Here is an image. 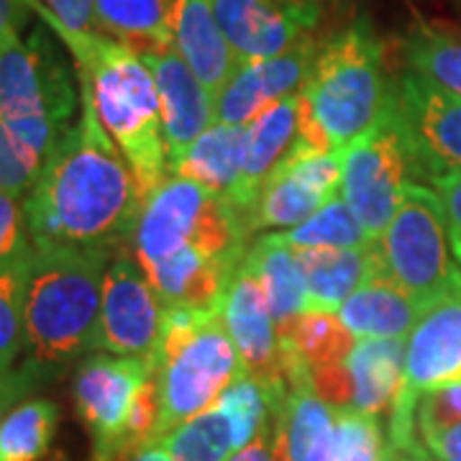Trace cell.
<instances>
[{
	"mask_svg": "<svg viewBox=\"0 0 461 461\" xmlns=\"http://www.w3.org/2000/svg\"><path fill=\"white\" fill-rule=\"evenodd\" d=\"M436 195L441 198L446 215V230H448V241L451 251L461 264V169H446L430 177Z\"/></svg>",
	"mask_w": 461,
	"mask_h": 461,
	"instance_id": "74e56055",
	"label": "cell"
},
{
	"mask_svg": "<svg viewBox=\"0 0 461 461\" xmlns=\"http://www.w3.org/2000/svg\"><path fill=\"white\" fill-rule=\"evenodd\" d=\"M303 272L308 311H330L351 297L379 269L377 241L359 249H295Z\"/></svg>",
	"mask_w": 461,
	"mask_h": 461,
	"instance_id": "44dd1931",
	"label": "cell"
},
{
	"mask_svg": "<svg viewBox=\"0 0 461 461\" xmlns=\"http://www.w3.org/2000/svg\"><path fill=\"white\" fill-rule=\"evenodd\" d=\"M129 247L141 267L185 247L208 259H244L249 226L226 198L185 177H167L144 200Z\"/></svg>",
	"mask_w": 461,
	"mask_h": 461,
	"instance_id": "52a82bcc",
	"label": "cell"
},
{
	"mask_svg": "<svg viewBox=\"0 0 461 461\" xmlns=\"http://www.w3.org/2000/svg\"><path fill=\"white\" fill-rule=\"evenodd\" d=\"M277 236L293 249H359L372 241L364 233L357 215L346 205L341 193L330 198L305 223L282 230Z\"/></svg>",
	"mask_w": 461,
	"mask_h": 461,
	"instance_id": "1f68e13d",
	"label": "cell"
},
{
	"mask_svg": "<svg viewBox=\"0 0 461 461\" xmlns=\"http://www.w3.org/2000/svg\"><path fill=\"white\" fill-rule=\"evenodd\" d=\"M405 461H441V459H436L429 448H420V451H415V454H405Z\"/></svg>",
	"mask_w": 461,
	"mask_h": 461,
	"instance_id": "f6af8a7d",
	"label": "cell"
},
{
	"mask_svg": "<svg viewBox=\"0 0 461 461\" xmlns=\"http://www.w3.org/2000/svg\"><path fill=\"white\" fill-rule=\"evenodd\" d=\"M351 379V411L382 418L393 411L405 382L402 339H362L346 357Z\"/></svg>",
	"mask_w": 461,
	"mask_h": 461,
	"instance_id": "603a6c76",
	"label": "cell"
},
{
	"mask_svg": "<svg viewBox=\"0 0 461 461\" xmlns=\"http://www.w3.org/2000/svg\"><path fill=\"white\" fill-rule=\"evenodd\" d=\"M149 359L159 390L154 438H165L185 420L211 411L230 382L244 375L223 308H165L162 333Z\"/></svg>",
	"mask_w": 461,
	"mask_h": 461,
	"instance_id": "277c9868",
	"label": "cell"
},
{
	"mask_svg": "<svg viewBox=\"0 0 461 461\" xmlns=\"http://www.w3.org/2000/svg\"><path fill=\"white\" fill-rule=\"evenodd\" d=\"M395 105L411 147L423 169L433 177L446 169H461V98L415 69L395 80Z\"/></svg>",
	"mask_w": 461,
	"mask_h": 461,
	"instance_id": "4fadbf2b",
	"label": "cell"
},
{
	"mask_svg": "<svg viewBox=\"0 0 461 461\" xmlns=\"http://www.w3.org/2000/svg\"><path fill=\"white\" fill-rule=\"evenodd\" d=\"M384 446L379 418L336 408L333 420L315 433L297 461H377Z\"/></svg>",
	"mask_w": 461,
	"mask_h": 461,
	"instance_id": "4316f807",
	"label": "cell"
},
{
	"mask_svg": "<svg viewBox=\"0 0 461 461\" xmlns=\"http://www.w3.org/2000/svg\"><path fill=\"white\" fill-rule=\"evenodd\" d=\"M223 323L239 351L244 375L267 384H287L280 333L264 295L262 280L247 262L239 264L229 285L223 300Z\"/></svg>",
	"mask_w": 461,
	"mask_h": 461,
	"instance_id": "e0dca14e",
	"label": "cell"
},
{
	"mask_svg": "<svg viewBox=\"0 0 461 461\" xmlns=\"http://www.w3.org/2000/svg\"><path fill=\"white\" fill-rule=\"evenodd\" d=\"M300 95L333 149L348 147L377 123L395 98V83L387 80L384 50L366 18L351 21L318 47Z\"/></svg>",
	"mask_w": 461,
	"mask_h": 461,
	"instance_id": "5b68a950",
	"label": "cell"
},
{
	"mask_svg": "<svg viewBox=\"0 0 461 461\" xmlns=\"http://www.w3.org/2000/svg\"><path fill=\"white\" fill-rule=\"evenodd\" d=\"M229 461H282L280 446H277V418L251 444L236 451Z\"/></svg>",
	"mask_w": 461,
	"mask_h": 461,
	"instance_id": "ab89813d",
	"label": "cell"
},
{
	"mask_svg": "<svg viewBox=\"0 0 461 461\" xmlns=\"http://www.w3.org/2000/svg\"><path fill=\"white\" fill-rule=\"evenodd\" d=\"M44 377H47V375H44L39 366H33V364L29 362L14 369V375L0 384V423H3V418L14 411L21 400L29 397V393H32L33 387H36Z\"/></svg>",
	"mask_w": 461,
	"mask_h": 461,
	"instance_id": "f35d334b",
	"label": "cell"
},
{
	"mask_svg": "<svg viewBox=\"0 0 461 461\" xmlns=\"http://www.w3.org/2000/svg\"><path fill=\"white\" fill-rule=\"evenodd\" d=\"M172 44L213 98L241 67L215 21L211 0L172 3Z\"/></svg>",
	"mask_w": 461,
	"mask_h": 461,
	"instance_id": "ffe728a7",
	"label": "cell"
},
{
	"mask_svg": "<svg viewBox=\"0 0 461 461\" xmlns=\"http://www.w3.org/2000/svg\"><path fill=\"white\" fill-rule=\"evenodd\" d=\"M377 461H405V454H400L397 448H393V446L387 444L384 446V451H382V456H379Z\"/></svg>",
	"mask_w": 461,
	"mask_h": 461,
	"instance_id": "ee69618b",
	"label": "cell"
},
{
	"mask_svg": "<svg viewBox=\"0 0 461 461\" xmlns=\"http://www.w3.org/2000/svg\"><path fill=\"white\" fill-rule=\"evenodd\" d=\"M175 0H95V29L136 54L169 50Z\"/></svg>",
	"mask_w": 461,
	"mask_h": 461,
	"instance_id": "484cf974",
	"label": "cell"
},
{
	"mask_svg": "<svg viewBox=\"0 0 461 461\" xmlns=\"http://www.w3.org/2000/svg\"><path fill=\"white\" fill-rule=\"evenodd\" d=\"M423 446L436 459L461 461V423H456L454 429L444 430V433H438V436H433Z\"/></svg>",
	"mask_w": 461,
	"mask_h": 461,
	"instance_id": "b9f144b4",
	"label": "cell"
},
{
	"mask_svg": "<svg viewBox=\"0 0 461 461\" xmlns=\"http://www.w3.org/2000/svg\"><path fill=\"white\" fill-rule=\"evenodd\" d=\"M162 444L172 461H229L239 451L236 430L218 405L185 420L167 433Z\"/></svg>",
	"mask_w": 461,
	"mask_h": 461,
	"instance_id": "4dcf8cb0",
	"label": "cell"
},
{
	"mask_svg": "<svg viewBox=\"0 0 461 461\" xmlns=\"http://www.w3.org/2000/svg\"><path fill=\"white\" fill-rule=\"evenodd\" d=\"M32 249L16 262L0 267V362L16 366L21 351H26V323H23V290L26 264Z\"/></svg>",
	"mask_w": 461,
	"mask_h": 461,
	"instance_id": "d6a6232c",
	"label": "cell"
},
{
	"mask_svg": "<svg viewBox=\"0 0 461 461\" xmlns=\"http://www.w3.org/2000/svg\"><path fill=\"white\" fill-rule=\"evenodd\" d=\"M32 8L50 26L65 32L85 33L95 29V0H47V8L32 0Z\"/></svg>",
	"mask_w": 461,
	"mask_h": 461,
	"instance_id": "8d00e7d4",
	"label": "cell"
},
{
	"mask_svg": "<svg viewBox=\"0 0 461 461\" xmlns=\"http://www.w3.org/2000/svg\"><path fill=\"white\" fill-rule=\"evenodd\" d=\"M39 172H41V162H36L0 121V190L16 198L21 195L26 198Z\"/></svg>",
	"mask_w": 461,
	"mask_h": 461,
	"instance_id": "e575fe53",
	"label": "cell"
},
{
	"mask_svg": "<svg viewBox=\"0 0 461 461\" xmlns=\"http://www.w3.org/2000/svg\"><path fill=\"white\" fill-rule=\"evenodd\" d=\"M113 251L32 244L23 290L26 354L47 377L95 351L103 280Z\"/></svg>",
	"mask_w": 461,
	"mask_h": 461,
	"instance_id": "3957f363",
	"label": "cell"
},
{
	"mask_svg": "<svg viewBox=\"0 0 461 461\" xmlns=\"http://www.w3.org/2000/svg\"><path fill=\"white\" fill-rule=\"evenodd\" d=\"M59 429V408L50 397H26L0 423V461H41Z\"/></svg>",
	"mask_w": 461,
	"mask_h": 461,
	"instance_id": "83f0119b",
	"label": "cell"
},
{
	"mask_svg": "<svg viewBox=\"0 0 461 461\" xmlns=\"http://www.w3.org/2000/svg\"><path fill=\"white\" fill-rule=\"evenodd\" d=\"M75 105V87L50 33L36 29L0 51V121L36 162L44 165L72 129Z\"/></svg>",
	"mask_w": 461,
	"mask_h": 461,
	"instance_id": "8992f818",
	"label": "cell"
},
{
	"mask_svg": "<svg viewBox=\"0 0 461 461\" xmlns=\"http://www.w3.org/2000/svg\"><path fill=\"white\" fill-rule=\"evenodd\" d=\"M154 375L149 357H115L98 351L77 364L75 411L93 438L90 461H118L126 451V426L136 395Z\"/></svg>",
	"mask_w": 461,
	"mask_h": 461,
	"instance_id": "30bf717a",
	"label": "cell"
},
{
	"mask_svg": "<svg viewBox=\"0 0 461 461\" xmlns=\"http://www.w3.org/2000/svg\"><path fill=\"white\" fill-rule=\"evenodd\" d=\"M315 54L318 44L308 33L272 59L239 67L229 85L215 95V123L249 126L272 103L297 95L308 83Z\"/></svg>",
	"mask_w": 461,
	"mask_h": 461,
	"instance_id": "2e32d148",
	"label": "cell"
},
{
	"mask_svg": "<svg viewBox=\"0 0 461 461\" xmlns=\"http://www.w3.org/2000/svg\"><path fill=\"white\" fill-rule=\"evenodd\" d=\"M461 379V280L438 295L405 339V382L390 418L415 420L420 395Z\"/></svg>",
	"mask_w": 461,
	"mask_h": 461,
	"instance_id": "7c38bea8",
	"label": "cell"
},
{
	"mask_svg": "<svg viewBox=\"0 0 461 461\" xmlns=\"http://www.w3.org/2000/svg\"><path fill=\"white\" fill-rule=\"evenodd\" d=\"M379 272L420 303H433L461 280L441 198L429 185L412 182L393 223L377 239Z\"/></svg>",
	"mask_w": 461,
	"mask_h": 461,
	"instance_id": "9c48e42d",
	"label": "cell"
},
{
	"mask_svg": "<svg viewBox=\"0 0 461 461\" xmlns=\"http://www.w3.org/2000/svg\"><path fill=\"white\" fill-rule=\"evenodd\" d=\"M211 5L239 65L277 57L321 21V3L303 0H211Z\"/></svg>",
	"mask_w": 461,
	"mask_h": 461,
	"instance_id": "9a60e30c",
	"label": "cell"
},
{
	"mask_svg": "<svg viewBox=\"0 0 461 461\" xmlns=\"http://www.w3.org/2000/svg\"><path fill=\"white\" fill-rule=\"evenodd\" d=\"M51 29L72 51L77 80L90 90L103 129L133 172L141 200H147L172 172L159 95L149 67L131 47L98 32Z\"/></svg>",
	"mask_w": 461,
	"mask_h": 461,
	"instance_id": "7a4b0ae2",
	"label": "cell"
},
{
	"mask_svg": "<svg viewBox=\"0 0 461 461\" xmlns=\"http://www.w3.org/2000/svg\"><path fill=\"white\" fill-rule=\"evenodd\" d=\"M244 262L259 275L277 333H282L297 315L308 311V293L295 249L285 244L277 233H269L249 244Z\"/></svg>",
	"mask_w": 461,
	"mask_h": 461,
	"instance_id": "d4e9b609",
	"label": "cell"
},
{
	"mask_svg": "<svg viewBox=\"0 0 461 461\" xmlns=\"http://www.w3.org/2000/svg\"><path fill=\"white\" fill-rule=\"evenodd\" d=\"M411 69L461 98V32L436 23H418L402 41Z\"/></svg>",
	"mask_w": 461,
	"mask_h": 461,
	"instance_id": "f1b7e54d",
	"label": "cell"
},
{
	"mask_svg": "<svg viewBox=\"0 0 461 461\" xmlns=\"http://www.w3.org/2000/svg\"><path fill=\"white\" fill-rule=\"evenodd\" d=\"M420 177L423 169L393 98L377 123L346 147L341 198L364 233L377 241L400 211L408 187Z\"/></svg>",
	"mask_w": 461,
	"mask_h": 461,
	"instance_id": "ba28073f",
	"label": "cell"
},
{
	"mask_svg": "<svg viewBox=\"0 0 461 461\" xmlns=\"http://www.w3.org/2000/svg\"><path fill=\"white\" fill-rule=\"evenodd\" d=\"M32 0H0V51L21 36Z\"/></svg>",
	"mask_w": 461,
	"mask_h": 461,
	"instance_id": "60d3db41",
	"label": "cell"
},
{
	"mask_svg": "<svg viewBox=\"0 0 461 461\" xmlns=\"http://www.w3.org/2000/svg\"><path fill=\"white\" fill-rule=\"evenodd\" d=\"M118 461H172V456L162 444V438H151V441L133 446L131 451H126Z\"/></svg>",
	"mask_w": 461,
	"mask_h": 461,
	"instance_id": "7bdbcfd3",
	"label": "cell"
},
{
	"mask_svg": "<svg viewBox=\"0 0 461 461\" xmlns=\"http://www.w3.org/2000/svg\"><path fill=\"white\" fill-rule=\"evenodd\" d=\"M162 333V303L131 247L115 249L103 280L95 351L149 357Z\"/></svg>",
	"mask_w": 461,
	"mask_h": 461,
	"instance_id": "8fae6325",
	"label": "cell"
},
{
	"mask_svg": "<svg viewBox=\"0 0 461 461\" xmlns=\"http://www.w3.org/2000/svg\"><path fill=\"white\" fill-rule=\"evenodd\" d=\"M32 249L23 203L0 190V267L16 262Z\"/></svg>",
	"mask_w": 461,
	"mask_h": 461,
	"instance_id": "d590c367",
	"label": "cell"
},
{
	"mask_svg": "<svg viewBox=\"0 0 461 461\" xmlns=\"http://www.w3.org/2000/svg\"><path fill=\"white\" fill-rule=\"evenodd\" d=\"M14 369H16V366H11V364L0 362V384H3L5 379L11 377V375H14Z\"/></svg>",
	"mask_w": 461,
	"mask_h": 461,
	"instance_id": "bcb514c9",
	"label": "cell"
},
{
	"mask_svg": "<svg viewBox=\"0 0 461 461\" xmlns=\"http://www.w3.org/2000/svg\"><path fill=\"white\" fill-rule=\"evenodd\" d=\"M429 305L405 293L400 285L375 272L339 308V318L357 339H408Z\"/></svg>",
	"mask_w": 461,
	"mask_h": 461,
	"instance_id": "7402d4cb",
	"label": "cell"
},
{
	"mask_svg": "<svg viewBox=\"0 0 461 461\" xmlns=\"http://www.w3.org/2000/svg\"><path fill=\"white\" fill-rule=\"evenodd\" d=\"M456 423H461V379L420 395L415 408V426L423 444L433 436L454 429Z\"/></svg>",
	"mask_w": 461,
	"mask_h": 461,
	"instance_id": "836d02e7",
	"label": "cell"
},
{
	"mask_svg": "<svg viewBox=\"0 0 461 461\" xmlns=\"http://www.w3.org/2000/svg\"><path fill=\"white\" fill-rule=\"evenodd\" d=\"M344 149L315 157H287L267 180L254 208L249 211V233L269 229H295L341 193Z\"/></svg>",
	"mask_w": 461,
	"mask_h": 461,
	"instance_id": "5bb4252c",
	"label": "cell"
},
{
	"mask_svg": "<svg viewBox=\"0 0 461 461\" xmlns=\"http://www.w3.org/2000/svg\"><path fill=\"white\" fill-rule=\"evenodd\" d=\"M280 341L290 344L308 364V369H326L346 362L354 348V333L346 329L339 313L305 311L280 333Z\"/></svg>",
	"mask_w": 461,
	"mask_h": 461,
	"instance_id": "f546056e",
	"label": "cell"
},
{
	"mask_svg": "<svg viewBox=\"0 0 461 461\" xmlns=\"http://www.w3.org/2000/svg\"><path fill=\"white\" fill-rule=\"evenodd\" d=\"M80 121L47 157L23 198L33 247H129L141 193L80 83Z\"/></svg>",
	"mask_w": 461,
	"mask_h": 461,
	"instance_id": "6da1fadb",
	"label": "cell"
},
{
	"mask_svg": "<svg viewBox=\"0 0 461 461\" xmlns=\"http://www.w3.org/2000/svg\"><path fill=\"white\" fill-rule=\"evenodd\" d=\"M247 126L213 123L172 159V175L195 182L218 198L229 200L239 185Z\"/></svg>",
	"mask_w": 461,
	"mask_h": 461,
	"instance_id": "cb8c5ba5",
	"label": "cell"
},
{
	"mask_svg": "<svg viewBox=\"0 0 461 461\" xmlns=\"http://www.w3.org/2000/svg\"><path fill=\"white\" fill-rule=\"evenodd\" d=\"M303 3H321V0H303Z\"/></svg>",
	"mask_w": 461,
	"mask_h": 461,
	"instance_id": "7dc6e473",
	"label": "cell"
},
{
	"mask_svg": "<svg viewBox=\"0 0 461 461\" xmlns=\"http://www.w3.org/2000/svg\"><path fill=\"white\" fill-rule=\"evenodd\" d=\"M149 67L162 111L169 162L177 159L200 133L215 123V98L200 85L175 47L139 54Z\"/></svg>",
	"mask_w": 461,
	"mask_h": 461,
	"instance_id": "ac0fdd59",
	"label": "cell"
},
{
	"mask_svg": "<svg viewBox=\"0 0 461 461\" xmlns=\"http://www.w3.org/2000/svg\"><path fill=\"white\" fill-rule=\"evenodd\" d=\"M297 121H300V93L272 103L247 126L244 133V159L241 175L229 203L249 218V211L259 198L267 180L285 165L297 141Z\"/></svg>",
	"mask_w": 461,
	"mask_h": 461,
	"instance_id": "d6986e66",
	"label": "cell"
}]
</instances>
